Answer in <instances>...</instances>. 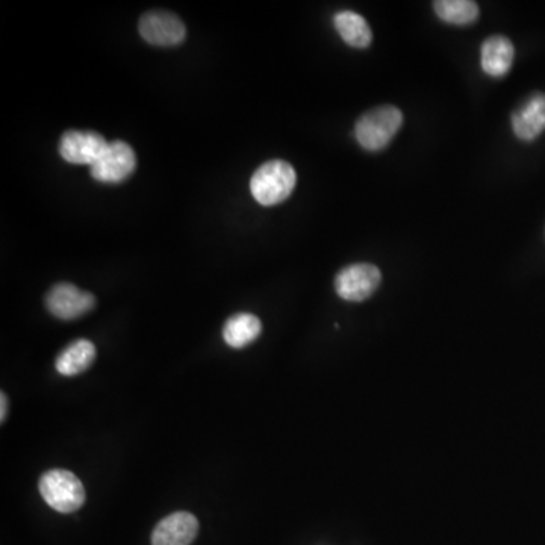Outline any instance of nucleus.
Returning a JSON list of instances; mask_svg holds the SVG:
<instances>
[{"label": "nucleus", "instance_id": "nucleus-11", "mask_svg": "<svg viewBox=\"0 0 545 545\" xmlns=\"http://www.w3.org/2000/svg\"><path fill=\"white\" fill-rule=\"evenodd\" d=\"M515 49L512 41L505 35H493L483 41L480 49V64L483 72L493 78L508 75L514 63Z\"/></svg>", "mask_w": 545, "mask_h": 545}, {"label": "nucleus", "instance_id": "nucleus-6", "mask_svg": "<svg viewBox=\"0 0 545 545\" xmlns=\"http://www.w3.org/2000/svg\"><path fill=\"white\" fill-rule=\"evenodd\" d=\"M46 308L60 320H76L93 311L96 297L73 284H57L46 294Z\"/></svg>", "mask_w": 545, "mask_h": 545}, {"label": "nucleus", "instance_id": "nucleus-3", "mask_svg": "<svg viewBox=\"0 0 545 545\" xmlns=\"http://www.w3.org/2000/svg\"><path fill=\"white\" fill-rule=\"evenodd\" d=\"M38 488L44 502L61 514H72L85 503L84 485L72 471L61 468L46 471L41 476Z\"/></svg>", "mask_w": 545, "mask_h": 545}, {"label": "nucleus", "instance_id": "nucleus-4", "mask_svg": "<svg viewBox=\"0 0 545 545\" xmlns=\"http://www.w3.org/2000/svg\"><path fill=\"white\" fill-rule=\"evenodd\" d=\"M137 156L134 149L122 140L109 141L105 153L90 167L91 176L103 184H120L134 173Z\"/></svg>", "mask_w": 545, "mask_h": 545}, {"label": "nucleus", "instance_id": "nucleus-12", "mask_svg": "<svg viewBox=\"0 0 545 545\" xmlns=\"http://www.w3.org/2000/svg\"><path fill=\"white\" fill-rule=\"evenodd\" d=\"M262 323L256 315L240 312L232 315L223 327V340L232 349H244L261 335Z\"/></svg>", "mask_w": 545, "mask_h": 545}, {"label": "nucleus", "instance_id": "nucleus-10", "mask_svg": "<svg viewBox=\"0 0 545 545\" xmlns=\"http://www.w3.org/2000/svg\"><path fill=\"white\" fill-rule=\"evenodd\" d=\"M512 129L520 140L533 141L545 131V94L527 97L511 117Z\"/></svg>", "mask_w": 545, "mask_h": 545}, {"label": "nucleus", "instance_id": "nucleus-14", "mask_svg": "<svg viewBox=\"0 0 545 545\" xmlns=\"http://www.w3.org/2000/svg\"><path fill=\"white\" fill-rule=\"evenodd\" d=\"M334 26L341 38L356 49H365L373 41V32L367 20L353 11H340L335 14Z\"/></svg>", "mask_w": 545, "mask_h": 545}, {"label": "nucleus", "instance_id": "nucleus-15", "mask_svg": "<svg viewBox=\"0 0 545 545\" xmlns=\"http://www.w3.org/2000/svg\"><path fill=\"white\" fill-rule=\"evenodd\" d=\"M436 16L450 25H471L479 17V7L473 0H438L433 4Z\"/></svg>", "mask_w": 545, "mask_h": 545}, {"label": "nucleus", "instance_id": "nucleus-13", "mask_svg": "<svg viewBox=\"0 0 545 545\" xmlns=\"http://www.w3.org/2000/svg\"><path fill=\"white\" fill-rule=\"evenodd\" d=\"M96 347L91 341L76 340L58 355L55 368L63 376H78L93 365Z\"/></svg>", "mask_w": 545, "mask_h": 545}, {"label": "nucleus", "instance_id": "nucleus-1", "mask_svg": "<svg viewBox=\"0 0 545 545\" xmlns=\"http://www.w3.org/2000/svg\"><path fill=\"white\" fill-rule=\"evenodd\" d=\"M297 184L296 170L290 162L268 161L250 179V191L256 202L264 206L278 205L293 193Z\"/></svg>", "mask_w": 545, "mask_h": 545}, {"label": "nucleus", "instance_id": "nucleus-7", "mask_svg": "<svg viewBox=\"0 0 545 545\" xmlns=\"http://www.w3.org/2000/svg\"><path fill=\"white\" fill-rule=\"evenodd\" d=\"M138 29H140L141 37L152 46H178L187 37L184 23L169 11L156 10L144 14Z\"/></svg>", "mask_w": 545, "mask_h": 545}, {"label": "nucleus", "instance_id": "nucleus-8", "mask_svg": "<svg viewBox=\"0 0 545 545\" xmlns=\"http://www.w3.org/2000/svg\"><path fill=\"white\" fill-rule=\"evenodd\" d=\"M109 141L94 131H67L61 137L60 155L73 166H94Z\"/></svg>", "mask_w": 545, "mask_h": 545}, {"label": "nucleus", "instance_id": "nucleus-9", "mask_svg": "<svg viewBox=\"0 0 545 545\" xmlns=\"http://www.w3.org/2000/svg\"><path fill=\"white\" fill-rule=\"evenodd\" d=\"M199 533V521L190 512H176L156 524L152 545H191Z\"/></svg>", "mask_w": 545, "mask_h": 545}, {"label": "nucleus", "instance_id": "nucleus-5", "mask_svg": "<svg viewBox=\"0 0 545 545\" xmlns=\"http://www.w3.org/2000/svg\"><path fill=\"white\" fill-rule=\"evenodd\" d=\"M382 281L379 268L367 262H359L343 268L335 278V291L347 302L368 299Z\"/></svg>", "mask_w": 545, "mask_h": 545}, {"label": "nucleus", "instance_id": "nucleus-16", "mask_svg": "<svg viewBox=\"0 0 545 545\" xmlns=\"http://www.w3.org/2000/svg\"><path fill=\"white\" fill-rule=\"evenodd\" d=\"M8 414V399L5 393L0 394V421L4 423Z\"/></svg>", "mask_w": 545, "mask_h": 545}, {"label": "nucleus", "instance_id": "nucleus-2", "mask_svg": "<svg viewBox=\"0 0 545 545\" xmlns=\"http://www.w3.org/2000/svg\"><path fill=\"white\" fill-rule=\"evenodd\" d=\"M403 114L393 105L377 106L356 122L355 137L370 152L385 149L402 128Z\"/></svg>", "mask_w": 545, "mask_h": 545}]
</instances>
